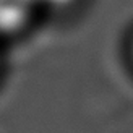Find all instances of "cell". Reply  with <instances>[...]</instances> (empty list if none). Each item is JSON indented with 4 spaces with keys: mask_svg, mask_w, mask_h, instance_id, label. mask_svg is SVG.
Segmentation results:
<instances>
[{
    "mask_svg": "<svg viewBox=\"0 0 133 133\" xmlns=\"http://www.w3.org/2000/svg\"><path fill=\"white\" fill-rule=\"evenodd\" d=\"M36 0H0V31H15L28 19Z\"/></svg>",
    "mask_w": 133,
    "mask_h": 133,
    "instance_id": "1",
    "label": "cell"
},
{
    "mask_svg": "<svg viewBox=\"0 0 133 133\" xmlns=\"http://www.w3.org/2000/svg\"><path fill=\"white\" fill-rule=\"evenodd\" d=\"M70 2L71 0H36V3H44V5H49V6H63Z\"/></svg>",
    "mask_w": 133,
    "mask_h": 133,
    "instance_id": "2",
    "label": "cell"
}]
</instances>
